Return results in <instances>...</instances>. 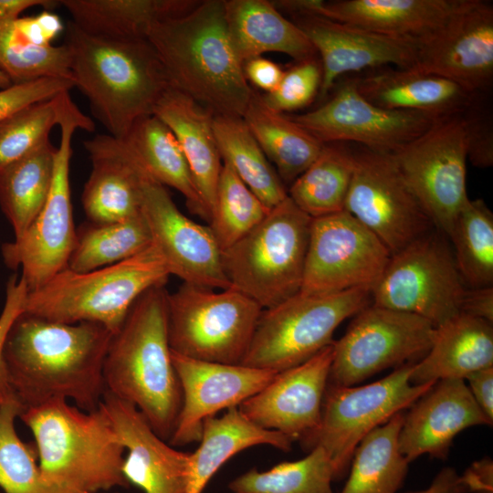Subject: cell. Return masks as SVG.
Segmentation results:
<instances>
[{
  "instance_id": "31",
  "label": "cell",
  "mask_w": 493,
  "mask_h": 493,
  "mask_svg": "<svg viewBox=\"0 0 493 493\" xmlns=\"http://www.w3.org/2000/svg\"><path fill=\"white\" fill-rule=\"evenodd\" d=\"M200 446L191 453L185 493H202L215 472L233 456L248 447L268 445L288 452L292 441L285 435L264 429L231 407L222 416L204 421Z\"/></svg>"
},
{
  "instance_id": "18",
  "label": "cell",
  "mask_w": 493,
  "mask_h": 493,
  "mask_svg": "<svg viewBox=\"0 0 493 493\" xmlns=\"http://www.w3.org/2000/svg\"><path fill=\"white\" fill-rule=\"evenodd\" d=\"M139 168L141 212L170 275L185 283L215 289L230 288L221 249L210 226L184 215L166 187L152 178L140 163Z\"/></svg>"
},
{
  "instance_id": "52",
  "label": "cell",
  "mask_w": 493,
  "mask_h": 493,
  "mask_svg": "<svg viewBox=\"0 0 493 493\" xmlns=\"http://www.w3.org/2000/svg\"><path fill=\"white\" fill-rule=\"evenodd\" d=\"M462 313L493 322V287L467 288L463 298Z\"/></svg>"
},
{
  "instance_id": "51",
  "label": "cell",
  "mask_w": 493,
  "mask_h": 493,
  "mask_svg": "<svg viewBox=\"0 0 493 493\" xmlns=\"http://www.w3.org/2000/svg\"><path fill=\"white\" fill-rule=\"evenodd\" d=\"M466 380L468 389L476 403L493 422V366L477 370L470 373Z\"/></svg>"
},
{
  "instance_id": "4",
  "label": "cell",
  "mask_w": 493,
  "mask_h": 493,
  "mask_svg": "<svg viewBox=\"0 0 493 493\" xmlns=\"http://www.w3.org/2000/svg\"><path fill=\"white\" fill-rule=\"evenodd\" d=\"M65 44L71 54L75 87L115 139L122 140L136 121L152 115L158 100L170 88L163 65L146 37H95L69 21Z\"/></svg>"
},
{
  "instance_id": "11",
  "label": "cell",
  "mask_w": 493,
  "mask_h": 493,
  "mask_svg": "<svg viewBox=\"0 0 493 493\" xmlns=\"http://www.w3.org/2000/svg\"><path fill=\"white\" fill-rule=\"evenodd\" d=\"M444 234L433 229L391 254L372 304L418 315L435 327L456 316L467 286Z\"/></svg>"
},
{
  "instance_id": "9",
  "label": "cell",
  "mask_w": 493,
  "mask_h": 493,
  "mask_svg": "<svg viewBox=\"0 0 493 493\" xmlns=\"http://www.w3.org/2000/svg\"><path fill=\"white\" fill-rule=\"evenodd\" d=\"M171 351L211 362L240 364L263 309L230 287L218 289L184 282L168 293Z\"/></svg>"
},
{
  "instance_id": "7",
  "label": "cell",
  "mask_w": 493,
  "mask_h": 493,
  "mask_svg": "<svg viewBox=\"0 0 493 493\" xmlns=\"http://www.w3.org/2000/svg\"><path fill=\"white\" fill-rule=\"evenodd\" d=\"M311 217L287 196L234 245L221 252L232 288L263 309L300 290Z\"/></svg>"
},
{
  "instance_id": "14",
  "label": "cell",
  "mask_w": 493,
  "mask_h": 493,
  "mask_svg": "<svg viewBox=\"0 0 493 493\" xmlns=\"http://www.w3.org/2000/svg\"><path fill=\"white\" fill-rule=\"evenodd\" d=\"M435 330L418 315L369 304L333 342L329 380L353 386L384 369L413 363L429 351Z\"/></svg>"
},
{
  "instance_id": "36",
  "label": "cell",
  "mask_w": 493,
  "mask_h": 493,
  "mask_svg": "<svg viewBox=\"0 0 493 493\" xmlns=\"http://www.w3.org/2000/svg\"><path fill=\"white\" fill-rule=\"evenodd\" d=\"M213 126L222 162L268 209L281 203L288 196L284 183L242 117L214 115Z\"/></svg>"
},
{
  "instance_id": "55",
  "label": "cell",
  "mask_w": 493,
  "mask_h": 493,
  "mask_svg": "<svg viewBox=\"0 0 493 493\" xmlns=\"http://www.w3.org/2000/svg\"><path fill=\"white\" fill-rule=\"evenodd\" d=\"M58 4L59 1L52 0H0V21H14L23 11L33 6L50 10Z\"/></svg>"
},
{
  "instance_id": "32",
  "label": "cell",
  "mask_w": 493,
  "mask_h": 493,
  "mask_svg": "<svg viewBox=\"0 0 493 493\" xmlns=\"http://www.w3.org/2000/svg\"><path fill=\"white\" fill-rule=\"evenodd\" d=\"M84 32L106 38H142L150 26L184 15L198 1L187 0H62Z\"/></svg>"
},
{
  "instance_id": "10",
  "label": "cell",
  "mask_w": 493,
  "mask_h": 493,
  "mask_svg": "<svg viewBox=\"0 0 493 493\" xmlns=\"http://www.w3.org/2000/svg\"><path fill=\"white\" fill-rule=\"evenodd\" d=\"M371 292L368 288L321 296L299 292L263 309L240 364L278 372L306 362L333 343L335 330L369 305Z\"/></svg>"
},
{
  "instance_id": "53",
  "label": "cell",
  "mask_w": 493,
  "mask_h": 493,
  "mask_svg": "<svg viewBox=\"0 0 493 493\" xmlns=\"http://www.w3.org/2000/svg\"><path fill=\"white\" fill-rule=\"evenodd\" d=\"M405 493H470L464 477L452 467L443 468L425 489Z\"/></svg>"
},
{
  "instance_id": "15",
  "label": "cell",
  "mask_w": 493,
  "mask_h": 493,
  "mask_svg": "<svg viewBox=\"0 0 493 493\" xmlns=\"http://www.w3.org/2000/svg\"><path fill=\"white\" fill-rule=\"evenodd\" d=\"M390 257L385 245L345 210L312 218L299 293L372 290Z\"/></svg>"
},
{
  "instance_id": "21",
  "label": "cell",
  "mask_w": 493,
  "mask_h": 493,
  "mask_svg": "<svg viewBox=\"0 0 493 493\" xmlns=\"http://www.w3.org/2000/svg\"><path fill=\"white\" fill-rule=\"evenodd\" d=\"M172 361L182 391L181 410L168 441L174 446L199 442L206 418L238 406L263 389L277 373L243 364L191 359L173 351Z\"/></svg>"
},
{
  "instance_id": "54",
  "label": "cell",
  "mask_w": 493,
  "mask_h": 493,
  "mask_svg": "<svg viewBox=\"0 0 493 493\" xmlns=\"http://www.w3.org/2000/svg\"><path fill=\"white\" fill-rule=\"evenodd\" d=\"M492 460L484 458L473 463L463 474L470 493H492Z\"/></svg>"
},
{
  "instance_id": "2",
  "label": "cell",
  "mask_w": 493,
  "mask_h": 493,
  "mask_svg": "<svg viewBox=\"0 0 493 493\" xmlns=\"http://www.w3.org/2000/svg\"><path fill=\"white\" fill-rule=\"evenodd\" d=\"M146 38L170 88L214 115L243 116L255 91L230 42L224 0L198 1L187 13L152 24Z\"/></svg>"
},
{
  "instance_id": "24",
  "label": "cell",
  "mask_w": 493,
  "mask_h": 493,
  "mask_svg": "<svg viewBox=\"0 0 493 493\" xmlns=\"http://www.w3.org/2000/svg\"><path fill=\"white\" fill-rule=\"evenodd\" d=\"M410 407L398 436L399 449L408 462L424 454L444 459L458 433L492 425L462 379L437 381Z\"/></svg>"
},
{
  "instance_id": "29",
  "label": "cell",
  "mask_w": 493,
  "mask_h": 493,
  "mask_svg": "<svg viewBox=\"0 0 493 493\" xmlns=\"http://www.w3.org/2000/svg\"><path fill=\"white\" fill-rule=\"evenodd\" d=\"M225 19L234 51L242 63L266 52L295 61L317 58L305 33L267 0H224Z\"/></svg>"
},
{
  "instance_id": "57",
  "label": "cell",
  "mask_w": 493,
  "mask_h": 493,
  "mask_svg": "<svg viewBox=\"0 0 493 493\" xmlns=\"http://www.w3.org/2000/svg\"><path fill=\"white\" fill-rule=\"evenodd\" d=\"M13 85L8 76L0 68V89H6Z\"/></svg>"
},
{
  "instance_id": "19",
  "label": "cell",
  "mask_w": 493,
  "mask_h": 493,
  "mask_svg": "<svg viewBox=\"0 0 493 493\" xmlns=\"http://www.w3.org/2000/svg\"><path fill=\"white\" fill-rule=\"evenodd\" d=\"M414 68L439 75L474 93H487L493 81V6L459 0L446 21L416 42Z\"/></svg>"
},
{
  "instance_id": "6",
  "label": "cell",
  "mask_w": 493,
  "mask_h": 493,
  "mask_svg": "<svg viewBox=\"0 0 493 493\" xmlns=\"http://www.w3.org/2000/svg\"><path fill=\"white\" fill-rule=\"evenodd\" d=\"M170 272L152 244L120 263L88 272L66 268L40 288L27 292L24 312L45 320L99 323L115 333L137 299L165 284Z\"/></svg>"
},
{
  "instance_id": "33",
  "label": "cell",
  "mask_w": 493,
  "mask_h": 493,
  "mask_svg": "<svg viewBox=\"0 0 493 493\" xmlns=\"http://www.w3.org/2000/svg\"><path fill=\"white\" fill-rule=\"evenodd\" d=\"M121 141L152 178L178 191L190 210L209 222L181 146L165 123L153 114L144 117Z\"/></svg>"
},
{
  "instance_id": "23",
  "label": "cell",
  "mask_w": 493,
  "mask_h": 493,
  "mask_svg": "<svg viewBox=\"0 0 493 493\" xmlns=\"http://www.w3.org/2000/svg\"><path fill=\"white\" fill-rule=\"evenodd\" d=\"M102 406L127 451L122 473L144 493H185L191 453L174 449L161 438L131 404L105 392Z\"/></svg>"
},
{
  "instance_id": "41",
  "label": "cell",
  "mask_w": 493,
  "mask_h": 493,
  "mask_svg": "<svg viewBox=\"0 0 493 493\" xmlns=\"http://www.w3.org/2000/svg\"><path fill=\"white\" fill-rule=\"evenodd\" d=\"M23 411L18 401L0 407V488L5 493H87L43 476L36 446L24 443L15 428V419Z\"/></svg>"
},
{
  "instance_id": "22",
  "label": "cell",
  "mask_w": 493,
  "mask_h": 493,
  "mask_svg": "<svg viewBox=\"0 0 493 493\" xmlns=\"http://www.w3.org/2000/svg\"><path fill=\"white\" fill-rule=\"evenodd\" d=\"M292 16L320 55L321 98L328 95L342 75L385 67L410 68L415 65L417 46L413 40L381 35L317 14Z\"/></svg>"
},
{
  "instance_id": "40",
  "label": "cell",
  "mask_w": 493,
  "mask_h": 493,
  "mask_svg": "<svg viewBox=\"0 0 493 493\" xmlns=\"http://www.w3.org/2000/svg\"><path fill=\"white\" fill-rule=\"evenodd\" d=\"M447 237L458 271L469 288L493 284V214L482 199L467 202Z\"/></svg>"
},
{
  "instance_id": "38",
  "label": "cell",
  "mask_w": 493,
  "mask_h": 493,
  "mask_svg": "<svg viewBox=\"0 0 493 493\" xmlns=\"http://www.w3.org/2000/svg\"><path fill=\"white\" fill-rule=\"evenodd\" d=\"M354 169L351 148L324 144L314 162L291 183L288 196L311 218L344 210Z\"/></svg>"
},
{
  "instance_id": "5",
  "label": "cell",
  "mask_w": 493,
  "mask_h": 493,
  "mask_svg": "<svg viewBox=\"0 0 493 493\" xmlns=\"http://www.w3.org/2000/svg\"><path fill=\"white\" fill-rule=\"evenodd\" d=\"M35 438L45 477L87 493H103L130 483L122 473L125 448L101 403L94 411L56 399L19 415Z\"/></svg>"
},
{
  "instance_id": "8",
  "label": "cell",
  "mask_w": 493,
  "mask_h": 493,
  "mask_svg": "<svg viewBox=\"0 0 493 493\" xmlns=\"http://www.w3.org/2000/svg\"><path fill=\"white\" fill-rule=\"evenodd\" d=\"M60 142L57 147L51 188L42 209L26 231L2 245L4 263L21 268L27 291H33L68 268L77 229L74 226L69 165L71 141L76 130L93 131L95 124L71 100L69 91L60 95L58 124Z\"/></svg>"
},
{
  "instance_id": "34",
  "label": "cell",
  "mask_w": 493,
  "mask_h": 493,
  "mask_svg": "<svg viewBox=\"0 0 493 493\" xmlns=\"http://www.w3.org/2000/svg\"><path fill=\"white\" fill-rule=\"evenodd\" d=\"M242 119L283 183L296 180L323 149V143L288 115L267 107L257 92Z\"/></svg>"
},
{
  "instance_id": "48",
  "label": "cell",
  "mask_w": 493,
  "mask_h": 493,
  "mask_svg": "<svg viewBox=\"0 0 493 493\" xmlns=\"http://www.w3.org/2000/svg\"><path fill=\"white\" fill-rule=\"evenodd\" d=\"M75 87L72 80L44 78L0 89V121L32 103L49 100Z\"/></svg>"
},
{
  "instance_id": "35",
  "label": "cell",
  "mask_w": 493,
  "mask_h": 493,
  "mask_svg": "<svg viewBox=\"0 0 493 493\" xmlns=\"http://www.w3.org/2000/svg\"><path fill=\"white\" fill-rule=\"evenodd\" d=\"M57 148L48 140L31 152L0 169V207L20 236L38 215L48 196Z\"/></svg>"
},
{
  "instance_id": "17",
  "label": "cell",
  "mask_w": 493,
  "mask_h": 493,
  "mask_svg": "<svg viewBox=\"0 0 493 493\" xmlns=\"http://www.w3.org/2000/svg\"><path fill=\"white\" fill-rule=\"evenodd\" d=\"M288 117L323 144L355 143L386 152L410 142L439 120L378 107L359 92L353 78L341 82L320 107Z\"/></svg>"
},
{
  "instance_id": "12",
  "label": "cell",
  "mask_w": 493,
  "mask_h": 493,
  "mask_svg": "<svg viewBox=\"0 0 493 493\" xmlns=\"http://www.w3.org/2000/svg\"><path fill=\"white\" fill-rule=\"evenodd\" d=\"M414 363L404 364L384 378L362 386L328 383L317 429L302 442L310 450L321 446L330 456L334 479L349 469L353 453L370 432L410 407L435 383L413 384Z\"/></svg>"
},
{
  "instance_id": "27",
  "label": "cell",
  "mask_w": 493,
  "mask_h": 493,
  "mask_svg": "<svg viewBox=\"0 0 493 493\" xmlns=\"http://www.w3.org/2000/svg\"><path fill=\"white\" fill-rule=\"evenodd\" d=\"M459 0H310L309 14L418 42L436 30Z\"/></svg>"
},
{
  "instance_id": "13",
  "label": "cell",
  "mask_w": 493,
  "mask_h": 493,
  "mask_svg": "<svg viewBox=\"0 0 493 493\" xmlns=\"http://www.w3.org/2000/svg\"><path fill=\"white\" fill-rule=\"evenodd\" d=\"M390 153L434 227L447 236L469 199L462 112L435 121L421 135Z\"/></svg>"
},
{
  "instance_id": "42",
  "label": "cell",
  "mask_w": 493,
  "mask_h": 493,
  "mask_svg": "<svg viewBox=\"0 0 493 493\" xmlns=\"http://www.w3.org/2000/svg\"><path fill=\"white\" fill-rule=\"evenodd\" d=\"M334 468L321 446L305 457L282 462L267 471L252 468L229 484L233 493H332Z\"/></svg>"
},
{
  "instance_id": "1",
  "label": "cell",
  "mask_w": 493,
  "mask_h": 493,
  "mask_svg": "<svg viewBox=\"0 0 493 493\" xmlns=\"http://www.w3.org/2000/svg\"><path fill=\"white\" fill-rule=\"evenodd\" d=\"M112 334L99 323H62L23 311L9 330L4 357L24 410L56 399H70L88 412L98 409Z\"/></svg>"
},
{
  "instance_id": "45",
  "label": "cell",
  "mask_w": 493,
  "mask_h": 493,
  "mask_svg": "<svg viewBox=\"0 0 493 493\" xmlns=\"http://www.w3.org/2000/svg\"><path fill=\"white\" fill-rule=\"evenodd\" d=\"M61 93L22 108L0 121V169L49 140L50 131L58 124Z\"/></svg>"
},
{
  "instance_id": "3",
  "label": "cell",
  "mask_w": 493,
  "mask_h": 493,
  "mask_svg": "<svg viewBox=\"0 0 493 493\" xmlns=\"http://www.w3.org/2000/svg\"><path fill=\"white\" fill-rule=\"evenodd\" d=\"M168 293L161 284L137 299L111 336L102 371L106 392L133 404L165 441L182 406L168 338Z\"/></svg>"
},
{
  "instance_id": "30",
  "label": "cell",
  "mask_w": 493,
  "mask_h": 493,
  "mask_svg": "<svg viewBox=\"0 0 493 493\" xmlns=\"http://www.w3.org/2000/svg\"><path fill=\"white\" fill-rule=\"evenodd\" d=\"M493 366L492 324L460 312L435 327L427 353L414 363L413 384L445 379L465 380L470 373Z\"/></svg>"
},
{
  "instance_id": "16",
  "label": "cell",
  "mask_w": 493,
  "mask_h": 493,
  "mask_svg": "<svg viewBox=\"0 0 493 493\" xmlns=\"http://www.w3.org/2000/svg\"><path fill=\"white\" fill-rule=\"evenodd\" d=\"M351 151L354 169L344 210L391 254L435 228L390 152L362 146Z\"/></svg>"
},
{
  "instance_id": "28",
  "label": "cell",
  "mask_w": 493,
  "mask_h": 493,
  "mask_svg": "<svg viewBox=\"0 0 493 493\" xmlns=\"http://www.w3.org/2000/svg\"><path fill=\"white\" fill-rule=\"evenodd\" d=\"M153 115L168 126L178 141L211 216L223 166L214 131V114L187 95L169 88L155 105Z\"/></svg>"
},
{
  "instance_id": "46",
  "label": "cell",
  "mask_w": 493,
  "mask_h": 493,
  "mask_svg": "<svg viewBox=\"0 0 493 493\" xmlns=\"http://www.w3.org/2000/svg\"><path fill=\"white\" fill-rule=\"evenodd\" d=\"M321 79V65L317 58L296 61L284 70L278 88L261 97L275 111H294L312 103L320 92Z\"/></svg>"
},
{
  "instance_id": "20",
  "label": "cell",
  "mask_w": 493,
  "mask_h": 493,
  "mask_svg": "<svg viewBox=\"0 0 493 493\" xmlns=\"http://www.w3.org/2000/svg\"><path fill=\"white\" fill-rule=\"evenodd\" d=\"M334 342V341H333ZM333 343L306 362L278 372L237 407L253 424L304 442L318 427L329 383Z\"/></svg>"
},
{
  "instance_id": "58",
  "label": "cell",
  "mask_w": 493,
  "mask_h": 493,
  "mask_svg": "<svg viewBox=\"0 0 493 493\" xmlns=\"http://www.w3.org/2000/svg\"><path fill=\"white\" fill-rule=\"evenodd\" d=\"M0 26H1V21H0Z\"/></svg>"
},
{
  "instance_id": "26",
  "label": "cell",
  "mask_w": 493,
  "mask_h": 493,
  "mask_svg": "<svg viewBox=\"0 0 493 493\" xmlns=\"http://www.w3.org/2000/svg\"><path fill=\"white\" fill-rule=\"evenodd\" d=\"M353 80L359 92L378 107L437 119L463 112L476 95L455 81L414 68L372 69Z\"/></svg>"
},
{
  "instance_id": "37",
  "label": "cell",
  "mask_w": 493,
  "mask_h": 493,
  "mask_svg": "<svg viewBox=\"0 0 493 493\" xmlns=\"http://www.w3.org/2000/svg\"><path fill=\"white\" fill-rule=\"evenodd\" d=\"M404 414H394L370 432L357 446L349 478L341 493H396L408 471L399 449Z\"/></svg>"
},
{
  "instance_id": "56",
  "label": "cell",
  "mask_w": 493,
  "mask_h": 493,
  "mask_svg": "<svg viewBox=\"0 0 493 493\" xmlns=\"http://www.w3.org/2000/svg\"><path fill=\"white\" fill-rule=\"evenodd\" d=\"M37 17L50 41L64 28L59 16L50 10L41 12Z\"/></svg>"
},
{
  "instance_id": "47",
  "label": "cell",
  "mask_w": 493,
  "mask_h": 493,
  "mask_svg": "<svg viewBox=\"0 0 493 493\" xmlns=\"http://www.w3.org/2000/svg\"><path fill=\"white\" fill-rule=\"evenodd\" d=\"M487 93H476L462 112L467 131V159L474 166L487 168L493 164L492 114Z\"/></svg>"
},
{
  "instance_id": "43",
  "label": "cell",
  "mask_w": 493,
  "mask_h": 493,
  "mask_svg": "<svg viewBox=\"0 0 493 493\" xmlns=\"http://www.w3.org/2000/svg\"><path fill=\"white\" fill-rule=\"evenodd\" d=\"M269 210L234 170L223 163L209 221L221 252L251 231Z\"/></svg>"
},
{
  "instance_id": "25",
  "label": "cell",
  "mask_w": 493,
  "mask_h": 493,
  "mask_svg": "<svg viewBox=\"0 0 493 493\" xmlns=\"http://www.w3.org/2000/svg\"><path fill=\"white\" fill-rule=\"evenodd\" d=\"M91 171L82 192L91 223L123 221L141 212L139 163L122 141L100 134L84 142Z\"/></svg>"
},
{
  "instance_id": "50",
  "label": "cell",
  "mask_w": 493,
  "mask_h": 493,
  "mask_svg": "<svg viewBox=\"0 0 493 493\" xmlns=\"http://www.w3.org/2000/svg\"><path fill=\"white\" fill-rule=\"evenodd\" d=\"M243 71L247 82L252 83L266 93L274 91L284 73V70L272 60L257 57L243 63Z\"/></svg>"
},
{
  "instance_id": "44",
  "label": "cell",
  "mask_w": 493,
  "mask_h": 493,
  "mask_svg": "<svg viewBox=\"0 0 493 493\" xmlns=\"http://www.w3.org/2000/svg\"><path fill=\"white\" fill-rule=\"evenodd\" d=\"M13 21H1L0 68L13 84L44 78L73 80L68 47L37 46L20 39L12 27Z\"/></svg>"
},
{
  "instance_id": "39",
  "label": "cell",
  "mask_w": 493,
  "mask_h": 493,
  "mask_svg": "<svg viewBox=\"0 0 493 493\" xmlns=\"http://www.w3.org/2000/svg\"><path fill=\"white\" fill-rule=\"evenodd\" d=\"M152 244V236L142 213L113 223L81 225L76 232L68 268L88 272L131 258Z\"/></svg>"
},
{
  "instance_id": "49",
  "label": "cell",
  "mask_w": 493,
  "mask_h": 493,
  "mask_svg": "<svg viewBox=\"0 0 493 493\" xmlns=\"http://www.w3.org/2000/svg\"><path fill=\"white\" fill-rule=\"evenodd\" d=\"M27 292L26 285L21 276L13 275L8 278L5 300L0 314V407L9 402L18 401L9 383L4 348L11 326L24 311Z\"/></svg>"
}]
</instances>
